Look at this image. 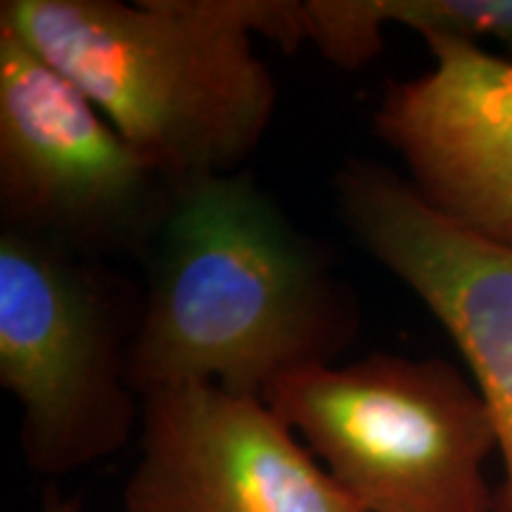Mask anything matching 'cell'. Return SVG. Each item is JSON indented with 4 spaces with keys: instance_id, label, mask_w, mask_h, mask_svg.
I'll return each mask as SVG.
<instances>
[{
    "instance_id": "9c48e42d",
    "label": "cell",
    "mask_w": 512,
    "mask_h": 512,
    "mask_svg": "<svg viewBox=\"0 0 512 512\" xmlns=\"http://www.w3.org/2000/svg\"><path fill=\"white\" fill-rule=\"evenodd\" d=\"M477 41L489 36L512 48V0H318L323 53L342 69H358L380 53L384 24Z\"/></svg>"
},
{
    "instance_id": "277c9868",
    "label": "cell",
    "mask_w": 512,
    "mask_h": 512,
    "mask_svg": "<svg viewBox=\"0 0 512 512\" xmlns=\"http://www.w3.org/2000/svg\"><path fill=\"white\" fill-rule=\"evenodd\" d=\"M268 408L366 512H496L484 399L439 358L370 354L283 375Z\"/></svg>"
},
{
    "instance_id": "8992f818",
    "label": "cell",
    "mask_w": 512,
    "mask_h": 512,
    "mask_svg": "<svg viewBox=\"0 0 512 512\" xmlns=\"http://www.w3.org/2000/svg\"><path fill=\"white\" fill-rule=\"evenodd\" d=\"M332 188L358 245L411 287L470 366L503 460L496 512H512V249L441 216L373 159H349Z\"/></svg>"
},
{
    "instance_id": "6da1fadb",
    "label": "cell",
    "mask_w": 512,
    "mask_h": 512,
    "mask_svg": "<svg viewBox=\"0 0 512 512\" xmlns=\"http://www.w3.org/2000/svg\"><path fill=\"white\" fill-rule=\"evenodd\" d=\"M140 261L128 358L140 401L190 382L264 399L283 375L335 363L358 335L356 297L328 249L245 169L174 183Z\"/></svg>"
},
{
    "instance_id": "52a82bcc",
    "label": "cell",
    "mask_w": 512,
    "mask_h": 512,
    "mask_svg": "<svg viewBox=\"0 0 512 512\" xmlns=\"http://www.w3.org/2000/svg\"><path fill=\"white\" fill-rule=\"evenodd\" d=\"M124 512H366L264 399L190 382L143 396Z\"/></svg>"
},
{
    "instance_id": "30bf717a",
    "label": "cell",
    "mask_w": 512,
    "mask_h": 512,
    "mask_svg": "<svg viewBox=\"0 0 512 512\" xmlns=\"http://www.w3.org/2000/svg\"><path fill=\"white\" fill-rule=\"evenodd\" d=\"M41 512H83L79 498L64 496L57 486H48L43 494V508Z\"/></svg>"
},
{
    "instance_id": "7a4b0ae2",
    "label": "cell",
    "mask_w": 512,
    "mask_h": 512,
    "mask_svg": "<svg viewBox=\"0 0 512 512\" xmlns=\"http://www.w3.org/2000/svg\"><path fill=\"white\" fill-rule=\"evenodd\" d=\"M10 29L171 183L233 174L278 110L252 36L304 41L299 0H3Z\"/></svg>"
},
{
    "instance_id": "ba28073f",
    "label": "cell",
    "mask_w": 512,
    "mask_h": 512,
    "mask_svg": "<svg viewBox=\"0 0 512 512\" xmlns=\"http://www.w3.org/2000/svg\"><path fill=\"white\" fill-rule=\"evenodd\" d=\"M422 41L434 67L387 83L375 133L434 211L512 249V62L467 38Z\"/></svg>"
},
{
    "instance_id": "3957f363",
    "label": "cell",
    "mask_w": 512,
    "mask_h": 512,
    "mask_svg": "<svg viewBox=\"0 0 512 512\" xmlns=\"http://www.w3.org/2000/svg\"><path fill=\"white\" fill-rule=\"evenodd\" d=\"M140 313L143 294L105 261L0 230V384L31 472L69 475L128 444L143 413L128 380Z\"/></svg>"
},
{
    "instance_id": "5b68a950",
    "label": "cell",
    "mask_w": 512,
    "mask_h": 512,
    "mask_svg": "<svg viewBox=\"0 0 512 512\" xmlns=\"http://www.w3.org/2000/svg\"><path fill=\"white\" fill-rule=\"evenodd\" d=\"M171 190L81 88L0 27L3 230L88 259H140Z\"/></svg>"
}]
</instances>
